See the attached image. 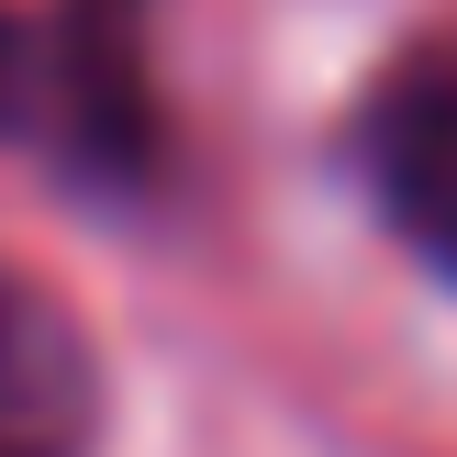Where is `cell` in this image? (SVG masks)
Here are the masks:
<instances>
[{
	"label": "cell",
	"mask_w": 457,
	"mask_h": 457,
	"mask_svg": "<svg viewBox=\"0 0 457 457\" xmlns=\"http://www.w3.org/2000/svg\"><path fill=\"white\" fill-rule=\"evenodd\" d=\"M357 145H369V190L391 212V235L457 290V45H424L379 79Z\"/></svg>",
	"instance_id": "cell-1"
},
{
	"label": "cell",
	"mask_w": 457,
	"mask_h": 457,
	"mask_svg": "<svg viewBox=\"0 0 457 457\" xmlns=\"http://www.w3.org/2000/svg\"><path fill=\"white\" fill-rule=\"evenodd\" d=\"M101 436V357L56 290L0 268V457H89Z\"/></svg>",
	"instance_id": "cell-2"
},
{
	"label": "cell",
	"mask_w": 457,
	"mask_h": 457,
	"mask_svg": "<svg viewBox=\"0 0 457 457\" xmlns=\"http://www.w3.org/2000/svg\"><path fill=\"white\" fill-rule=\"evenodd\" d=\"M0 67H12V34H0Z\"/></svg>",
	"instance_id": "cell-3"
}]
</instances>
